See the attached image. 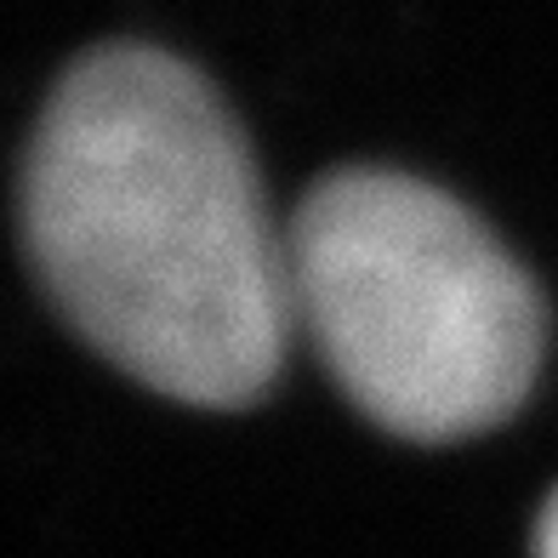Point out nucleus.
I'll return each mask as SVG.
<instances>
[{
    "instance_id": "obj_1",
    "label": "nucleus",
    "mask_w": 558,
    "mask_h": 558,
    "mask_svg": "<svg viewBox=\"0 0 558 558\" xmlns=\"http://www.w3.org/2000/svg\"><path fill=\"white\" fill-rule=\"evenodd\" d=\"M17 217L46 302L132 383L199 411L274 388L291 245L199 69L143 40L74 58L35 120Z\"/></svg>"
},
{
    "instance_id": "obj_2",
    "label": "nucleus",
    "mask_w": 558,
    "mask_h": 558,
    "mask_svg": "<svg viewBox=\"0 0 558 558\" xmlns=\"http://www.w3.org/2000/svg\"><path fill=\"white\" fill-rule=\"evenodd\" d=\"M291 314L325 371L399 439L501 427L536 388L547 314L485 222L411 171L348 166L286 228Z\"/></svg>"
},
{
    "instance_id": "obj_3",
    "label": "nucleus",
    "mask_w": 558,
    "mask_h": 558,
    "mask_svg": "<svg viewBox=\"0 0 558 558\" xmlns=\"http://www.w3.org/2000/svg\"><path fill=\"white\" fill-rule=\"evenodd\" d=\"M536 558H558V490L547 496L542 519H536Z\"/></svg>"
}]
</instances>
